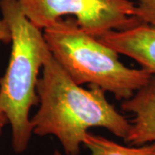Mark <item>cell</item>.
I'll return each instance as SVG.
<instances>
[{"instance_id":"1","label":"cell","mask_w":155,"mask_h":155,"mask_svg":"<svg viewBox=\"0 0 155 155\" xmlns=\"http://www.w3.org/2000/svg\"><path fill=\"white\" fill-rule=\"evenodd\" d=\"M39 109L32 117L33 134L54 135L66 155H78L91 127L106 128L119 138L127 137L130 122L107 100L105 91L77 84L48 49L37 84Z\"/></svg>"},{"instance_id":"2","label":"cell","mask_w":155,"mask_h":155,"mask_svg":"<svg viewBox=\"0 0 155 155\" xmlns=\"http://www.w3.org/2000/svg\"><path fill=\"white\" fill-rule=\"evenodd\" d=\"M0 10L11 31L10 61L0 78V110L11 124L13 150L21 153L33 134L29 112L39 103L38 75L49 48L43 31L27 18L18 0H0Z\"/></svg>"},{"instance_id":"3","label":"cell","mask_w":155,"mask_h":155,"mask_svg":"<svg viewBox=\"0 0 155 155\" xmlns=\"http://www.w3.org/2000/svg\"><path fill=\"white\" fill-rule=\"evenodd\" d=\"M43 35L53 56L75 83L98 86L117 100L130 98L153 76L144 68L126 67L116 51L84 31L73 17L57 21Z\"/></svg>"},{"instance_id":"4","label":"cell","mask_w":155,"mask_h":155,"mask_svg":"<svg viewBox=\"0 0 155 155\" xmlns=\"http://www.w3.org/2000/svg\"><path fill=\"white\" fill-rule=\"evenodd\" d=\"M28 20L41 30L64 17H73L86 33L100 38L140 24L129 0H18Z\"/></svg>"},{"instance_id":"5","label":"cell","mask_w":155,"mask_h":155,"mask_svg":"<svg viewBox=\"0 0 155 155\" xmlns=\"http://www.w3.org/2000/svg\"><path fill=\"white\" fill-rule=\"evenodd\" d=\"M118 54L130 57L155 76V27L140 23L125 30H113L100 38Z\"/></svg>"},{"instance_id":"6","label":"cell","mask_w":155,"mask_h":155,"mask_svg":"<svg viewBox=\"0 0 155 155\" xmlns=\"http://www.w3.org/2000/svg\"><path fill=\"white\" fill-rule=\"evenodd\" d=\"M122 109L134 116L125 141L131 146L155 142V76L127 100Z\"/></svg>"},{"instance_id":"7","label":"cell","mask_w":155,"mask_h":155,"mask_svg":"<svg viewBox=\"0 0 155 155\" xmlns=\"http://www.w3.org/2000/svg\"><path fill=\"white\" fill-rule=\"evenodd\" d=\"M83 144L91 151V155H155V142L126 147L89 132L84 138ZM54 155L63 154L55 151Z\"/></svg>"},{"instance_id":"8","label":"cell","mask_w":155,"mask_h":155,"mask_svg":"<svg viewBox=\"0 0 155 155\" xmlns=\"http://www.w3.org/2000/svg\"><path fill=\"white\" fill-rule=\"evenodd\" d=\"M135 17L140 23L155 27V0H138Z\"/></svg>"},{"instance_id":"9","label":"cell","mask_w":155,"mask_h":155,"mask_svg":"<svg viewBox=\"0 0 155 155\" xmlns=\"http://www.w3.org/2000/svg\"><path fill=\"white\" fill-rule=\"evenodd\" d=\"M0 42L8 44L11 42V31L9 24L2 17L0 19Z\"/></svg>"},{"instance_id":"10","label":"cell","mask_w":155,"mask_h":155,"mask_svg":"<svg viewBox=\"0 0 155 155\" xmlns=\"http://www.w3.org/2000/svg\"><path fill=\"white\" fill-rule=\"evenodd\" d=\"M7 123H9L7 116H5V114L3 111L0 110V134L2 133V130H3L4 127Z\"/></svg>"}]
</instances>
